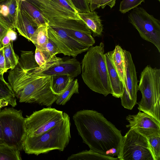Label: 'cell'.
Instances as JSON below:
<instances>
[{"label":"cell","instance_id":"cell-1","mask_svg":"<svg viewBox=\"0 0 160 160\" xmlns=\"http://www.w3.org/2000/svg\"><path fill=\"white\" fill-rule=\"evenodd\" d=\"M38 65L33 56L21 54L17 65L9 72L8 83L19 102L51 107L57 97L51 89V76L37 73L34 68Z\"/></svg>","mask_w":160,"mask_h":160},{"label":"cell","instance_id":"cell-2","mask_svg":"<svg viewBox=\"0 0 160 160\" xmlns=\"http://www.w3.org/2000/svg\"><path fill=\"white\" fill-rule=\"evenodd\" d=\"M72 119L83 142L90 149L105 155H119L123 136L102 114L84 109L75 113Z\"/></svg>","mask_w":160,"mask_h":160},{"label":"cell","instance_id":"cell-3","mask_svg":"<svg viewBox=\"0 0 160 160\" xmlns=\"http://www.w3.org/2000/svg\"><path fill=\"white\" fill-rule=\"evenodd\" d=\"M104 45L90 47L81 63L82 77L92 91L106 96L112 94L104 55Z\"/></svg>","mask_w":160,"mask_h":160},{"label":"cell","instance_id":"cell-4","mask_svg":"<svg viewBox=\"0 0 160 160\" xmlns=\"http://www.w3.org/2000/svg\"><path fill=\"white\" fill-rule=\"evenodd\" d=\"M63 113V119L48 131L37 136H26L23 148L26 153L38 156L55 150L64 151L71 135L70 117Z\"/></svg>","mask_w":160,"mask_h":160},{"label":"cell","instance_id":"cell-5","mask_svg":"<svg viewBox=\"0 0 160 160\" xmlns=\"http://www.w3.org/2000/svg\"><path fill=\"white\" fill-rule=\"evenodd\" d=\"M140 79L138 89L142 98L137 103L138 108L160 122V69L148 65L142 72Z\"/></svg>","mask_w":160,"mask_h":160},{"label":"cell","instance_id":"cell-6","mask_svg":"<svg viewBox=\"0 0 160 160\" xmlns=\"http://www.w3.org/2000/svg\"><path fill=\"white\" fill-rule=\"evenodd\" d=\"M0 122L4 143L20 151L22 150L27 130L22 111L12 108H4L0 111Z\"/></svg>","mask_w":160,"mask_h":160},{"label":"cell","instance_id":"cell-7","mask_svg":"<svg viewBox=\"0 0 160 160\" xmlns=\"http://www.w3.org/2000/svg\"><path fill=\"white\" fill-rule=\"evenodd\" d=\"M118 160H154L146 137L134 129L123 136Z\"/></svg>","mask_w":160,"mask_h":160},{"label":"cell","instance_id":"cell-8","mask_svg":"<svg viewBox=\"0 0 160 160\" xmlns=\"http://www.w3.org/2000/svg\"><path fill=\"white\" fill-rule=\"evenodd\" d=\"M128 21L144 40L153 44L160 52V22L142 7L133 8Z\"/></svg>","mask_w":160,"mask_h":160},{"label":"cell","instance_id":"cell-9","mask_svg":"<svg viewBox=\"0 0 160 160\" xmlns=\"http://www.w3.org/2000/svg\"><path fill=\"white\" fill-rule=\"evenodd\" d=\"M64 118L63 111L51 107L34 112L25 118L27 136H38L57 124Z\"/></svg>","mask_w":160,"mask_h":160},{"label":"cell","instance_id":"cell-10","mask_svg":"<svg viewBox=\"0 0 160 160\" xmlns=\"http://www.w3.org/2000/svg\"><path fill=\"white\" fill-rule=\"evenodd\" d=\"M34 70L42 76L67 75L74 78L81 74V67L80 62L75 58H62L55 56L44 66H36Z\"/></svg>","mask_w":160,"mask_h":160},{"label":"cell","instance_id":"cell-11","mask_svg":"<svg viewBox=\"0 0 160 160\" xmlns=\"http://www.w3.org/2000/svg\"><path fill=\"white\" fill-rule=\"evenodd\" d=\"M125 79L124 90L120 98L124 108L131 110L137 104V92L138 91L136 72L130 52L123 50Z\"/></svg>","mask_w":160,"mask_h":160},{"label":"cell","instance_id":"cell-12","mask_svg":"<svg viewBox=\"0 0 160 160\" xmlns=\"http://www.w3.org/2000/svg\"><path fill=\"white\" fill-rule=\"evenodd\" d=\"M48 31L49 39L64 55L75 58L89 48L73 38L61 28L48 25Z\"/></svg>","mask_w":160,"mask_h":160},{"label":"cell","instance_id":"cell-13","mask_svg":"<svg viewBox=\"0 0 160 160\" xmlns=\"http://www.w3.org/2000/svg\"><path fill=\"white\" fill-rule=\"evenodd\" d=\"M35 6L45 18H60L82 20L78 15L62 7L55 0H27Z\"/></svg>","mask_w":160,"mask_h":160},{"label":"cell","instance_id":"cell-14","mask_svg":"<svg viewBox=\"0 0 160 160\" xmlns=\"http://www.w3.org/2000/svg\"><path fill=\"white\" fill-rule=\"evenodd\" d=\"M126 120L129 123L126 125L130 129L160 130V122L151 116L141 111L136 114L129 115Z\"/></svg>","mask_w":160,"mask_h":160},{"label":"cell","instance_id":"cell-15","mask_svg":"<svg viewBox=\"0 0 160 160\" xmlns=\"http://www.w3.org/2000/svg\"><path fill=\"white\" fill-rule=\"evenodd\" d=\"M14 26L19 34L29 41L38 27L18 7L17 3Z\"/></svg>","mask_w":160,"mask_h":160},{"label":"cell","instance_id":"cell-16","mask_svg":"<svg viewBox=\"0 0 160 160\" xmlns=\"http://www.w3.org/2000/svg\"><path fill=\"white\" fill-rule=\"evenodd\" d=\"M112 51L104 54L106 62L112 95L116 98H120L123 92L124 85L120 79L111 59Z\"/></svg>","mask_w":160,"mask_h":160},{"label":"cell","instance_id":"cell-17","mask_svg":"<svg viewBox=\"0 0 160 160\" xmlns=\"http://www.w3.org/2000/svg\"><path fill=\"white\" fill-rule=\"evenodd\" d=\"M17 7V0L0 1V21L9 30L13 29Z\"/></svg>","mask_w":160,"mask_h":160},{"label":"cell","instance_id":"cell-18","mask_svg":"<svg viewBox=\"0 0 160 160\" xmlns=\"http://www.w3.org/2000/svg\"><path fill=\"white\" fill-rule=\"evenodd\" d=\"M80 18L85 22L92 33L94 37L102 36L103 26L100 17L94 11L78 13Z\"/></svg>","mask_w":160,"mask_h":160},{"label":"cell","instance_id":"cell-19","mask_svg":"<svg viewBox=\"0 0 160 160\" xmlns=\"http://www.w3.org/2000/svg\"><path fill=\"white\" fill-rule=\"evenodd\" d=\"M147 138L154 160H160V130L133 128Z\"/></svg>","mask_w":160,"mask_h":160},{"label":"cell","instance_id":"cell-20","mask_svg":"<svg viewBox=\"0 0 160 160\" xmlns=\"http://www.w3.org/2000/svg\"><path fill=\"white\" fill-rule=\"evenodd\" d=\"M17 3L20 9L38 27L42 25L48 24L49 21L41 12L33 4L28 0L21 1L17 0Z\"/></svg>","mask_w":160,"mask_h":160},{"label":"cell","instance_id":"cell-21","mask_svg":"<svg viewBox=\"0 0 160 160\" xmlns=\"http://www.w3.org/2000/svg\"><path fill=\"white\" fill-rule=\"evenodd\" d=\"M111 59L119 77L124 85L125 79L124 54L123 50L119 45L116 46L112 51Z\"/></svg>","mask_w":160,"mask_h":160},{"label":"cell","instance_id":"cell-22","mask_svg":"<svg viewBox=\"0 0 160 160\" xmlns=\"http://www.w3.org/2000/svg\"><path fill=\"white\" fill-rule=\"evenodd\" d=\"M73 78L67 75H57L51 76V88L53 93L59 95L65 89Z\"/></svg>","mask_w":160,"mask_h":160},{"label":"cell","instance_id":"cell-23","mask_svg":"<svg viewBox=\"0 0 160 160\" xmlns=\"http://www.w3.org/2000/svg\"><path fill=\"white\" fill-rule=\"evenodd\" d=\"M67 160H118V158L101 154L90 149L85 150L69 156Z\"/></svg>","mask_w":160,"mask_h":160},{"label":"cell","instance_id":"cell-24","mask_svg":"<svg viewBox=\"0 0 160 160\" xmlns=\"http://www.w3.org/2000/svg\"><path fill=\"white\" fill-rule=\"evenodd\" d=\"M3 75L0 74V99L14 107L17 104L15 94L9 83L4 79Z\"/></svg>","mask_w":160,"mask_h":160},{"label":"cell","instance_id":"cell-25","mask_svg":"<svg viewBox=\"0 0 160 160\" xmlns=\"http://www.w3.org/2000/svg\"><path fill=\"white\" fill-rule=\"evenodd\" d=\"M48 24L39 26L34 32L30 39L36 48L42 49L48 43L49 38L48 35Z\"/></svg>","mask_w":160,"mask_h":160},{"label":"cell","instance_id":"cell-26","mask_svg":"<svg viewBox=\"0 0 160 160\" xmlns=\"http://www.w3.org/2000/svg\"><path fill=\"white\" fill-rule=\"evenodd\" d=\"M79 84L78 79L73 80L68 84L65 89L59 95L57 96L55 101L58 105H64L74 93L79 92Z\"/></svg>","mask_w":160,"mask_h":160},{"label":"cell","instance_id":"cell-27","mask_svg":"<svg viewBox=\"0 0 160 160\" xmlns=\"http://www.w3.org/2000/svg\"><path fill=\"white\" fill-rule=\"evenodd\" d=\"M3 48L6 69L7 71L12 69L18 63L19 58L14 52L13 41H11L8 44L3 46Z\"/></svg>","mask_w":160,"mask_h":160},{"label":"cell","instance_id":"cell-28","mask_svg":"<svg viewBox=\"0 0 160 160\" xmlns=\"http://www.w3.org/2000/svg\"><path fill=\"white\" fill-rule=\"evenodd\" d=\"M21 160L20 151L5 144L0 145V160Z\"/></svg>","mask_w":160,"mask_h":160},{"label":"cell","instance_id":"cell-29","mask_svg":"<svg viewBox=\"0 0 160 160\" xmlns=\"http://www.w3.org/2000/svg\"><path fill=\"white\" fill-rule=\"evenodd\" d=\"M41 49L45 55L48 61L56 54L61 53L60 50L49 39L45 47Z\"/></svg>","mask_w":160,"mask_h":160},{"label":"cell","instance_id":"cell-30","mask_svg":"<svg viewBox=\"0 0 160 160\" xmlns=\"http://www.w3.org/2000/svg\"><path fill=\"white\" fill-rule=\"evenodd\" d=\"M145 0H122L120 3L119 11L125 13L132 9L137 7Z\"/></svg>","mask_w":160,"mask_h":160},{"label":"cell","instance_id":"cell-31","mask_svg":"<svg viewBox=\"0 0 160 160\" xmlns=\"http://www.w3.org/2000/svg\"><path fill=\"white\" fill-rule=\"evenodd\" d=\"M78 13H85L90 11L88 0H71Z\"/></svg>","mask_w":160,"mask_h":160},{"label":"cell","instance_id":"cell-32","mask_svg":"<svg viewBox=\"0 0 160 160\" xmlns=\"http://www.w3.org/2000/svg\"><path fill=\"white\" fill-rule=\"evenodd\" d=\"M34 58L36 62L39 67L44 66L48 62L42 50L37 48L35 51Z\"/></svg>","mask_w":160,"mask_h":160},{"label":"cell","instance_id":"cell-33","mask_svg":"<svg viewBox=\"0 0 160 160\" xmlns=\"http://www.w3.org/2000/svg\"><path fill=\"white\" fill-rule=\"evenodd\" d=\"M66 10L78 15V12L74 7L71 0H55Z\"/></svg>","mask_w":160,"mask_h":160},{"label":"cell","instance_id":"cell-34","mask_svg":"<svg viewBox=\"0 0 160 160\" xmlns=\"http://www.w3.org/2000/svg\"><path fill=\"white\" fill-rule=\"evenodd\" d=\"M116 0H100L99 2L98 8L100 7L103 9L106 6L108 5L111 8H113L115 5Z\"/></svg>","mask_w":160,"mask_h":160},{"label":"cell","instance_id":"cell-35","mask_svg":"<svg viewBox=\"0 0 160 160\" xmlns=\"http://www.w3.org/2000/svg\"><path fill=\"white\" fill-rule=\"evenodd\" d=\"M7 72L5 68L4 58L3 47L0 49V74H3Z\"/></svg>","mask_w":160,"mask_h":160},{"label":"cell","instance_id":"cell-36","mask_svg":"<svg viewBox=\"0 0 160 160\" xmlns=\"http://www.w3.org/2000/svg\"><path fill=\"white\" fill-rule=\"evenodd\" d=\"M100 0H88L90 11H94L98 8V6Z\"/></svg>","mask_w":160,"mask_h":160},{"label":"cell","instance_id":"cell-37","mask_svg":"<svg viewBox=\"0 0 160 160\" xmlns=\"http://www.w3.org/2000/svg\"><path fill=\"white\" fill-rule=\"evenodd\" d=\"M9 29L0 21V40L6 35Z\"/></svg>","mask_w":160,"mask_h":160},{"label":"cell","instance_id":"cell-38","mask_svg":"<svg viewBox=\"0 0 160 160\" xmlns=\"http://www.w3.org/2000/svg\"><path fill=\"white\" fill-rule=\"evenodd\" d=\"M6 34L9 37L11 41H13L17 39V33L12 29L8 30Z\"/></svg>","mask_w":160,"mask_h":160},{"label":"cell","instance_id":"cell-39","mask_svg":"<svg viewBox=\"0 0 160 160\" xmlns=\"http://www.w3.org/2000/svg\"><path fill=\"white\" fill-rule=\"evenodd\" d=\"M10 41L11 40L10 38L6 34L2 38L1 40L3 46L8 45L10 43Z\"/></svg>","mask_w":160,"mask_h":160},{"label":"cell","instance_id":"cell-40","mask_svg":"<svg viewBox=\"0 0 160 160\" xmlns=\"http://www.w3.org/2000/svg\"><path fill=\"white\" fill-rule=\"evenodd\" d=\"M5 144L4 141V138L0 122V145Z\"/></svg>","mask_w":160,"mask_h":160},{"label":"cell","instance_id":"cell-41","mask_svg":"<svg viewBox=\"0 0 160 160\" xmlns=\"http://www.w3.org/2000/svg\"><path fill=\"white\" fill-rule=\"evenodd\" d=\"M8 105V103L7 102L0 99V108Z\"/></svg>","mask_w":160,"mask_h":160},{"label":"cell","instance_id":"cell-42","mask_svg":"<svg viewBox=\"0 0 160 160\" xmlns=\"http://www.w3.org/2000/svg\"><path fill=\"white\" fill-rule=\"evenodd\" d=\"M3 47L1 41L0 40V49Z\"/></svg>","mask_w":160,"mask_h":160},{"label":"cell","instance_id":"cell-43","mask_svg":"<svg viewBox=\"0 0 160 160\" xmlns=\"http://www.w3.org/2000/svg\"><path fill=\"white\" fill-rule=\"evenodd\" d=\"M21 0V1H26L27 0Z\"/></svg>","mask_w":160,"mask_h":160},{"label":"cell","instance_id":"cell-44","mask_svg":"<svg viewBox=\"0 0 160 160\" xmlns=\"http://www.w3.org/2000/svg\"><path fill=\"white\" fill-rule=\"evenodd\" d=\"M158 0V1L160 2V0Z\"/></svg>","mask_w":160,"mask_h":160},{"label":"cell","instance_id":"cell-45","mask_svg":"<svg viewBox=\"0 0 160 160\" xmlns=\"http://www.w3.org/2000/svg\"><path fill=\"white\" fill-rule=\"evenodd\" d=\"M1 0H0V1H1Z\"/></svg>","mask_w":160,"mask_h":160}]
</instances>
